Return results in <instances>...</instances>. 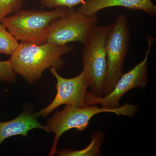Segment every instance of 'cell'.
<instances>
[{
  "label": "cell",
  "instance_id": "1",
  "mask_svg": "<svg viewBox=\"0 0 156 156\" xmlns=\"http://www.w3.org/2000/svg\"><path fill=\"white\" fill-rule=\"evenodd\" d=\"M73 50V46L67 44L59 46L47 42L37 45L20 42L10 59L16 74L32 83L41 78L47 69H61L65 64L62 57Z\"/></svg>",
  "mask_w": 156,
  "mask_h": 156
},
{
  "label": "cell",
  "instance_id": "2",
  "mask_svg": "<svg viewBox=\"0 0 156 156\" xmlns=\"http://www.w3.org/2000/svg\"><path fill=\"white\" fill-rule=\"evenodd\" d=\"M73 9L66 7H58L51 11L20 9L1 22L17 41L41 45L47 42L51 23Z\"/></svg>",
  "mask_w": 156,
  "mask_h": 156
},
{
  "label": "cell",
  "instance_id": "3",
  "mask_svg": "<svg viewBox=\"0 0 156 156\" xmlns=\"http://www.w3.org/2000/svg\"><path fill=\"white\" fill-rule=\"evenodd\" d=\"M137 111V105L128 104L116 108L99 107L97 105L83 108L66 105L62 110H57L54 115L48 120L46 126L47 132H53L55 134L49 155L54 156L57 153V143L62 134L73 128L78 131H84L88 127L91 119L95 115L110 112L115 113L118 116L124 115L132 117Z\"/></svg>",
  "mask_w": 156,
  "mask_h": 156
},
{
  "label": "cell",
  "instance_id": "4",
  "mask_svg": "<svg viewBox=\"0 0 156 156\" xmlns=\"http://www.w3.org/2000/svg\"><path fill=\"white\" fill-rule=\"evenodd\" d=\"M111 24L96 25L90 33L82 52L83 70L88 76L90 93L93 96H104L107 63L105 44Z\"/></svg>",
  "mask_w": 156,
  "mask_h": 156
},
{
  "label": "cell",
  "instance_id": "5",
  "mask_svg": "<svg viewBox=\"0 0 156 156\" xmlns=\"http://www.w3.org/2000/svg\"><path fill=\"white\" fill-rule=\"evenodd\" d=\"M130 43V31L128 20L120 14L111 24L107 36L105 49L107 69L104 87V96L111 92L124 73L123 64Z\"/></svg>",
  "mask_w": 156,
  "mask_h": 156
},
{
  "label": "cell",
  "instance_id": "6",
  "mask_svg": "<svg viewBox=\"0 0 156 156\" xmlns=\"http://www.w3.org/2000/svg\"><path fill=\"white\" fill-rule=\"evenodd\" d=\"M147 49L143 60L128 72L123 73L108 95L96 97L87 92L85 98L87 106L99 104L105 108H118L122 105L119 103L121 98L128 91L134 88L144 89L145 88L147 83L149 56L152 45L154 43L155 39L148 35L147 37Z\"/></svg>",
  "mask_w": 156,
  "mask_h": 156
},
{
  "label": "cell",
  "instance_id": "7",
  "mask_svg": "<svg viewBox=\"0 0 156 156\" xmlns=\"http://www.w3.org/2000/svg\"><path fill=\"white\" fill-rule=\"evenodd\" d=\"M98 21L97 15L88 16L73 9L67 15L51 23L47 42L59 46L73 42H80L83 45L97 25Z\"/></svg>",
  "mask_w": 156,
  "mask_h": 156
},
{
  "label": "cell",
  "instance_id": "8",
  "mask_svg": "<svg viewBox=\"0 0 156 156\" xmlns=\"http://www.w3.org/2000/svg\"><path fill=\"white\" fill-rule=\"evenodd\" d=\"M50 69L56 80L57 92L52 102L45 108L35 113V117L48 116L54 109L62 105L79 108L87 106L85 98L89 85L86 73L83 70L75 77L66 79L59 75L54 68H50Z\"/></svg>",
  "mask_w": 156,
  "mask_h": 156
},
{
  "label": "cell",
  "instance_id": "9",
  "mask_svg": "<svg viewBox=\"0 0 156 156\" xmlns=\"http://www.w3.org/2000/svg\"><path fill=\"white\" fill-rule=\"evenodd\" d=\"M84 2L76 11L88 16L97 15L101 10L115 7L143 11L152 17L156 14V5L151 0H84Z\"/></svg>",
  "mask_w": 156,
  "mask_h": 156
},
{
  "label": "cell",
  "instance_id": "10",
  "mask_svg": "<svg viewBox=\"0 0 156 156\" xmlns=\"http://www.w3.org/2000/svg\"><path fill=\"white\" fill-rule=\"evenodd\" d=\"M38 128L47 131L46 126L41 125L34 114L24 110L14 119L6 122H0V145L6 138L17 135L28 137V131Z\"/></svg>",
  "mask_w": 156,
  "mask_h": 156
},
{
  "label": "cell",
  "instance_id": "11",
  "mask_svg": "<svg viewBox=\"0 0 156 156\" xmlns=\"http://www.w3.org/2000/svg\"><path fill=\"white\" fill-rule=\"evenodd\" d=\"M104 139V134L102 131H95L91 135V141L89 145L80 150L65 149L57 151L60 156H98L101 155L100 150Z\"/></svg>",
  "mask_w": 156,
  "mask_h": 156
},
{
  "label": "cell",
  "instance_id": "12",
  "mask_svg": "<svg viewBox=\"0 0 156 156\" xmlns=\"http://www.w3.org/2000/svg\"><path fill=\"white\" fill-rule=\"evenodd\" d=\"M19 44L18 41L0 22V53L11 55Z\"/></svg>",
  "mask_w": 156,
  "mask_h": 156
},
{
  "label": "cell",
  "instance_id": "13",
  "mask_svg": "<svg viewBox=\"0 0 156 156\" xmlns=\"http://www.w3.org/2000/svg\"><path fill=\"white\" fill-rule=\"evenodd\" d=\"M25 0H0V22L22 9Z\"/></svg>",
  "mask_w": 156,
  "mask_h": 156
},
{
  "label": "cell",
  "instance_id": "14",
  "mask_svg": "<svg viewBox=\"0 0 156 156\" xmlns=\"http://www.w3.org/2000/svg\"><path fill=\"white\" fill-rule=\"evenodd\" d=\"M42 6L49 9L58 7L73 8L76 6L83 5L84 0H39Z\"/></svg>",
  "mask_w": 156,
  "mask_h": 156
},
{
  "label": "cell",
  "instance_id": "15",
  "mask_svg": "<svg viewBox=\"0 0 156 156\" xmlns=\"http://www.w3.org/2000/svg\"><path fill=\"white\" fill-rule=\"evenodd\" d=\"M16 75L10 59L0 61V80L12 83L16 81Z\"/></svg>",
  "mask_w": 156,
  "mask_h": 156
}]
</instances>
